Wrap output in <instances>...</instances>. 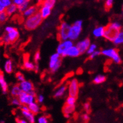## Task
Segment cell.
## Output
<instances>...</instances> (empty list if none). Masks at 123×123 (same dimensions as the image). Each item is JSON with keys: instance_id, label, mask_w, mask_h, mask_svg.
Listing matches in <instances>:
<instances>
[{"instance_id": "obj_1", "label": "cell", "mask_w": 123, "mask_h": 123, "mask_svg": "<svg viewBox=\"0 0 123 123\" xmlns=\"http://www.w3.org/2000/svg\"><path fill=\"white\" fill-rule=\"evenodd\" d=\"M122 30V26L119 22H113L105 27V31L104 37L107 41L113 42L118 33Z\"/></svg>"}, {"instance_id": "obj_2", "label": "cell", "mask_w": 123, "mask_h": 123, "mask_svg": "<svg viewBox=\"0 0 123 123\" xmlns=\"http://www.w3.org/2000/svg\"><path fill=\"white\" fill-rule=\"evenodd\" d=\"M43 19L39 13H36L33 16L25 19L24 22V26L28 31H33L37 28L42 23Z\"/></svg>"}, {"instance_id": "obj_3", "label": "cell", "mask_w": 123, "mask_h": 123, "mask_svg": "<svg viewBox=\"0 0 123 123\" xmlns=\"http://www.w3.org/2000/svg\"><path fill=\"white\" fill-rule=\"evenodd\" d=\"M82 20H78L71 25L69 34V39L74 41L79 38L82 31Z\"/></svg>"}, {"instance_id": "obj_4", "label": "cell", "mask_w": 123, "mask_h": 123, "mask_svg": "<svg viewBox=\"0 0 123 123\" xmlns=\"http://www.w3.org/2000/svg\"><path fill=\"white\" fill-rule=\"evenodd\" d=\"M61 58L62 57L56 52L50 56L49 63V69L50 72L52 73H55L61 68V64H62Z\"/></svg>"}, {"instance_id": "obj_5", "label": "cell", "mask_w": 123, "mask_h": 123, "mask_svg": "<svg viewBox=\"0 0 123 123\" xmlns=\"http://www.w3.org/2000/svg\"><path fill=\"white\" fill-rule=\"evenodd\" d=\"M101 55L111 59L116 64H119L121 62V58L118 53V51L113 48L103 49L101 51Z\"/></svg>"}, {"instance_id": "obj_6", "label": "cell", "mask_w": 123, "mask_h": 123, "mask_svg": "<svg viewBox=\"0 0 123 123\" xmlns=\"http://www.w3.org/2000/svg\"><path fill=\"white\" fill-rule=\"evenodd\" d=\"M71 25H69L66 22H62L58 28V36L61 41L69 39V34Z\"/></svg>"}, {"instance_id": "obj_7", "label": "cell", "mask_w": 123, "mask_h": 123, "mask_svg": "<svg viewBox=\"0 0 123 123\" xmlns=\"http://www.w3.org/2000/svg\"><path fill=\"white\" fill-rule=\"evenodd\" d=\"M18 98L20 100L22 105L28 106L36 102V92L34 91L29 94L23 92Z\"/></svg>"}, {"instance_id": "obj_8", "label": "cell", "mask_w": 123, "mask_h": 123, "mask_svg": "<svg viewBox=\"0 0 123 123\" xmlns=\"http://www.w3.org/2000/svg\"><path fill=\"white\" fill-rule=\"evenodd\" d=\"M4 31H5L6 35L7 36L9 40L10 43H14L18 39L19 36H20L19 31L17 29L14 28V26H6Z\"/></svg>"}, {"instance_id": "obj_9", "label": "cell", "mask_w": 123, "mask_h": 123, "mask_svg": "<svg viewBox=\"0 0 123 123\" xmlns=\"http://www.w3.org/2000/svg\"><path fill=\"white\" fill-rule=\"evenodd\" d=\"M68 92L69 96L77 98L79 92V83L76 79L70 80L68 86Z\"/></svg>"}, {"instance_id": "obj_10", "label": "cell", "mask_w": 123, "mask_h": 123, "mask_svg": "<svg viewBox=\"0 0 123 123\" xmlns=\"http://www.w3.org/2000/svg\"><path fill=\"white\" fill-rule=\"evenodd\" d=\"M74 45V42L70 39L61 41L56 48V53H58L61 56H62L64 53H65L68 49L72 47Z\"/></svg>"}, {"instance_id": "obj_11", "label": "cell", "mask_w": 123, "mask_h": 123, "mask_svg": "<svg viewBox=\"0 0 123 123\" xmlns=\"http://www.w3.org/2000/svg\"><path fill=\"white\" fill-rule=\"evenodd\" d=\"M91 44V41L89 38H85L84 39L79 41L76 43L75 45L79 49L80 53L83 54L85 53H86L87 50Z\"/></svg>"}, {"instance_id": "obj_12", "label": "cell", "mask_w": 123, "mask_h": 123, "mask_svg": "<svg viewBox=\"0 0 123 123\" xmlns=\"http://www.w3.org/2000/svg\"><path fill=\"white\" fill-rule=\"evenodd\" d=\"M19 86L22 89V92H25V93H30L31 92L33 91L34 89V85L33 83L29 80H25V81L19 83Z\"/></svg>"}, {"instance_id": "obj_13", "label": "cell", "mask_w": 123, "mask_h": 123, "mask_svg": "<svg viewBox=\"0 0 123 123\" xmlns=\"http://www.w3.org/2000/svg\"><path fill=\"white\" fill-rule=\"evenodd\" d=\"M80 55H81V53H80L79 49L75 45H74L72 47L68 49L61 57L64 58V57L68 56L71 57V58H77V57L79 56Z\"/></svg>"}, {"instance_id": "obj_14", "label": "cell", "mask_w": 123, "mask_h": 123, "mask_svg": "<svg viewBox=\"0 0 123 123\" xmlns=\"http://www.w3.org/2000/svg\"><path fill=\"white\" fill-rule=\"evenodd\" d=\"M105 27L103 26H99L95 28L92 31V35L96 38H100L104 36Z\"/></svg>"}, {"instance_id": "obj_15", "label": "cell", "mask_w": 123, "mask_h": 123, "mask_svg": "<svg viewBox=\"0 0 123 123\" xmlns=\"http://www.w3.org/2000/svg\"><path fill=\"white\" fill-rule=\"evenodd\" d=\"M39 12L38 8L36 6H30V7L23 13V16L26 18L33 16Z\"/></svg>"}, {"instance_id": "obj_16", "label": "cell", "mask_w": 123, "mask_h": 123, "mask_svg": "<svg viewBox=\"0 0 123 123\" xmlns=\"http://www.w3.org/2000/svg\"><path fill=\"white\" fill-rule=\"evenodd\" d=\"M0 86L1 88L3 93L6 94L8 91V84L4 78V75L3 72L0 70Z\"/></svg>"}, {"instance_id": "obj_17", "label": "cell", "mask_w": 123, "mask_h": 123, "mask_svg": "<svg viewBox=\"0 0 123 123\" xmlns=\"http://www.w3.org/2000/svg\"><path fill=\"white\" fill-rule=\"evenodd\" d=\"M39 13L41 15L42 19H46L51 15V9L45 7L44 6H41L39 9Z\"/></svg>"}, {"instance_id": "obj_18", "label": "cell", "mask_w": 123, "mask_h": 123, "mask_svg": "<svg viewBox=\"0 0 123 123\" xmlns=\"http://www.w3.org/2000/svg\"><path fill=\"white\" fill-rule=\"evenodd\" d=\"M22 116H23L25 119L29 123H35L36 121V119L35 115L31 113L30 111H21Z\"/></svg>"}, {"instance_id": "obj_19", "label": "cell", "mask_w": 123, "mask_h": 123, "mask_svg": "<svg viewBox=\"0 0 123 123\" xmlns=\"http://www.w3.org/2000/svg\"><path fill=\"white\" fill-rule=\"evenodd\" d=\"M68 89V86L65 85H62L61 86L57 88L56 90L55 91L53 96L55 98H60L65 94L66 91Z\"/></svg>"}, {"instance_id": "obj_20", "label": "cell", "mask_w": 123, "mask_h": 123, "mask_svg": "<svg viewBox=\"0 0 123 123\" xmlns=\"http://www.w3.org/2000/svg\"><path fill=\"white\" fill-rule=\"evenodd\" d=\"M10 92L14 98H18L23 92H22L19 85H15L12 87L11 91H10Z\"/></svg>"}, {"instance_id": "obj_21", "label": "cell", "mask_w": 123, "mask_h": 123, "mask_svg": "<svg viewBox=\"0 0 123 123\" xmlns=\"http://www.w3.org/2000/svg\"><path fill=\"white\" fill-rule=\"evenodd\" d=\"M75 110V105H64L62 108V113L64 116H70L73 113Z\"/></svg>"}, {"instance_id": "obj_22", "label": "cell", "mask_w": 123, "mask_h": 123, "mask_svg": "<svg viewBox=\"0 0 123 123\" xmlns=\"http://www.w3.org/2000/svg\"><path fill=\"white\" fill-rule=\"evenodd\" d=\"M37 66L32 61H30L28 59H25L23 61V68L27 70H36Z\"/></svg>"}, {"instance_id": "obj_23", "label": "cell", "mask_w": 123, "mask_h": 123, "mask_svg": "<svg viewBox=\"0 0 123 123\" xmlns=\"http://www.w3.org/2000/svg\"><path fill=\"white\" fill-rule=\"evenodd\" d=\"M28 107L30 111L35 115L38 113H39V112L41 110V106L39 105V104L37 102H35L30 104V105H28Z\"/></svg>"}, {"instance_id": "obj_24", "label": "cell", "mask_w": 123, "mask_h": 123, "mask_svg": "<svg viewBox=\"0 0 123 123\" xmlns=\"http://www.w3.org/2000/svg\"><path fill=\"white\" fill-rule=\"evenodd\" d=\"M4 69L5 72L7 74H11L13 70H14V68H13V62L12 60L8 59L6 61L4 66Z\"/></svg>"}, {"instance_id": "obj_25", "label": "cell", "mask_w": 123, "mask_h": 123, "mask_svg": "<svg viewBox=\"0 0 123 123\" xmlns=\"http://www.w3.org/2000/svg\"><path fill=\"white\" fill-rule=\"evenodd\" d=\"M12 4L11 0H0V12H4L6 9Z\"/></svg>"}, {"instance_id": "obj_26", "label": "cell", "mask_w": 123, "mask_h": 123, "mask_svg": "<svg viewBox=\"0 0 123 123\" xmlns=\"http://www.w3.org/2000/svg\"><path fill=\"white\" fill-rule=\"evenodd\" d=\"M106 76L103 74H99L95 76L93 79V83L97 85L102 84L106 81Z\"/></svg>"}, {"instance_id": "obj_27", "label": "cell", "mask_w": 123, "mask_h": 123, "mask_svg": "<svg viewBox=\"0 0 123 123\" xmlns=\"http://www.w3.org/2000/svg\"><path fill=\"white\" fill-rule=\"evenodd\" d=\"M17 11H18V7L15 5V4H13V3H12V4H11V5H10L6 9V12L7 13L8 16L12 15L13 14L16 13Z\"/></svg>"}, {"instance_id": "obj_28", "label": "cell", "mask_w": 123, "mask_h": 123, "mask_svg": "<svg viewBox=\"0 0 123 123\" xmlns=\"http://www.w3.org/2000/svg\"><path fill=\"white\" fill-rule=\"evenodd\" d=\"M113 43L116 45H119L123 44V30L118 33V36H116L115 40L113 41Z\"/></svg>"}, {"instance_id": "obj_29", "label": "cell", "mask_w": 123, "mask_h": 123, "mask_svg": "<svg viewBox=\"0 0 123 123\" xmlns=\"http://www.w3.org/2000/svg\"><path fill=\"white\" fill-rule=\"evenodd\" d=\"M30 3L31 2L29 0H25V1L24 2V3H23L22 5H20V6L18 7V11L23 14V12L30 6Z\"/></svg>"}, {"instance_id": "obj_30", "label": "cell", "mask_w": 123, "mask_h": 123, "mask_svg": "<svg viewBox=\"0 0 123 123\" xmlns=\"http://www.w3.org/2000/svg\"><path fill=\"white\" fill-rule=\"evenodd\" d=\"M56 2L55 0H45L42 1V5L52 9L55 6Z\"/></svg>"}, {"instance_id": "obj_31", "label": "cell", "mask_w": 123, "mask_h": 123, "mask_svg": "<svg viewBox=\"0 0 123 123\" xmlns=\"http://www.w3.org/2000/svg\"><path fill=\"white\" fill-rule=\"evenodd\" d=\"M76 102H77V98L68 96V97L66 99L65 104L68 105H75Z\"/></svg>"}, {"instance_id": "obj_32", "label": "cell", "mask_w": 123, "mask_h": 123, "mask_svg": "<svg viewBox=\"0 0 123 123\" xmlns=\"http://www.w3.org/2000/svg\"><path fill=\"white\" fill-rule=\"evenodd\" d=\"M96 50H98V45L96 43H91L88 48V50H87L86 53L90 55L92 53H93L94 51H96Z\"/></svg>"}, {"instance_id": "obj_33", "label": "cell", "mask_w": 123, "mask_h": 123, "mask_svg": "<svg viewBox=\"0 0 123 123\" xmlns=\"http://www.w3.org/2000/svg\"><path fill=\"white\" fill-rule=\"evenodd\" d=\"M37 123H50L49 118L46 116L44 115H41L39 116L37 119Z\"/></svg>"}, {"instance_id": "obj_34", "label": "cell", "mask_w": 123, "mask_h": 123, "mask_svg": "<svg viewBox=\"0 0 123 123\" xmlns=\"http://www.w3.org/2000/svg\"><path fill=\"white\" fill-rule=\"evenodd\" d=\"M7 18H8V15L6 12V11L0 12V23H3L6 22Z\"/></svg>"}, {"instance_id": "obj_35", "label": "cell", "mask_w": 123, "mask_h": 123, "mask_svg": "<svg viewBox=\"0 0 123 123\" xmlns=\"http://www.w3.org/2000/svg\"><path fill=\"white\" fill-rule=\"evenodd\" d=\"M16 79L18 81H19L20 83L22 82V81H25V76L23 74L20 73V72H17L16 74Z\"/></svg>"}, {"instance_id": "obj_36", "label": "cell", "mask_w": 123, "mask_h": 123, "mask_svg": "<svg viewBox=\"0 0 123 123\" xmlns=\"http://www.w3.org/2000/svg\"><path fill=\"white\" fill-rule=\"evenodd\" d=\"M100 55H101V51L100 50H96V51H94L93 53H92L91 55H89V58L90 60H93L94 58H96V57L99 56Z\"/></svg>"}, {"instance_id": "obj_37", "label": "cell", "mask_w": 123, "mask_h": 123, "mask_svg": "<svg viewBox=\"0 0 123 123\" xmlns=\"http://www.w3.org/2000/svg\"><path fill=\"white\" fill-rule=\"evenodd\" d=\"M113 0H107L105 1V7L107 9H109L111 8L113 5Z\"/></svg>"}, {"instance_id": "obj_38", "label": "cell", "mask_w": 123, "mask_h": 123, "mask_svg": "<svg viewBox=\"0 0 123 123\" xmlns=\"http://www.w3.org/2000/svg\"><path fill=\"white\" fill-rule=\"evenodd\" d=\"M11 104H12L13 105L18 106V107L22 105L20 102V100H19V99L18 98H13V99H12V100H11Z\"/></svg>"}, {"instance_id": "obj_39", "label": "cell", "mask_w": 123, "mask_h": 123, "mask_svg": "<svg viewBox=\"0 0 123 123\" xmlns=\"http://www.w3.org/2000/svg\"><path fill=\"white\" fill-rule=\"evenodd\" d=\"M44 96L42 94H39L36 96V101L39 104H42L44 101Z\"/></svg>"}, {"instance_id": "obj_40", "label": "cell", "mask_w": 123, "mask_h": 123, "mask_svg": "<svg viewBox=\"0 0 123 123\" xmlns=\"http://www.w3.org/2000/svg\"><path fill=\"white\" fill-rule=\"evenodd\" d=\"M83 108L87 113L91 111V105L89 102H85L83 104Z\"/></svg>"}, {"instance_id": "obj_41", "label": "cell", "mask_w": 123, "mask_h": 123, "mask_svg": "<svg viewBox=\"0 0 123 123\" xmlns=\"http://www.w3.org/2000/svg\"><path fill=\"white\" fill-rule=\"evenodd\" d=\"M41 58V55L39 51H37L34 56V60L36 62H38Z\"/></svg>"}, {"instance_id": "obj_42", "label": "cell", "mask_w": 123, "mask_h": 123, "mask_svg": "<svg viewBox=\"0 0 123 123\" xmlns=\"http://www.w3.org/2000/svg\"><path fill=\"white\" fill-rule=\"evenodd\" d=\"M25 1V0H14V1H12V3L13 4H15L17 7H18L22 5L23 3H24Z\"/></svg>"}, {"instance_id": "obj_43", "label": "cell", "mask_w": 123, "mask_h": 123, "mask_svg": "<svg viewBox=\"0 0 123 123\" xmlns=\"http://www.w3.org/2000/svg\"><path fill=\"white\" fill-rule=\"evenodd\" d=\"M81 118H82L83 120L84 121H88L89 120V114L85 113H83L81 115Z\"/></svg>"}, {"instance_id": "obj_44", "label": "cell", "mask_w": 123, "mask_h": 123, "mask_svg": "<svg viewBox=\"0 0 123 123\" xmlns=\"http://www.w3.org/2000/svg\"><path fill=\"white\" fill-rule=\"evenodd\" d=\"M20 108H21V111H30L29 107L28 105H21Z\"/></svg>"}, {"instance_id": "obj_45", "label": "cell", "mask_w": 123, "mask_h": 123, "mask_svg": "<svg viewBox=\"0 0 123 123\" xmlns=\"http://www.w3.org/2000/svg\"><path fill=\"white\" fill-rule=\"evenodd\" d=\"M17 123H29L26 119L23 118H18L17 119Z\"/></svg>"}, {"instance_id": "obj_46", "label": "cell", "mask_w": 123, "mask_h": 123, "mask_svg": "<svg viewBox=\"0 0 123 123\" xmlns=\"http://www.w3.org/2000/svg\"><path fill=\"white\" fill-rule=\"evenodd\" d=\"M0 31H1V26H0Z\"/></svg>"}, {"instance_id": "obj_47", "label": "cell", "mask_w": 123, "mask_h": 123, "mask_svg": "<svg viewBox=\"0 0 123 123\" xmlns=\"http://www.w3.org/2000/svg\"><path fill=\"white\" fill-rule=\"evenodd\" d=\"M0 60H1V56H0Z\"/></svg>"}]
</instances>
